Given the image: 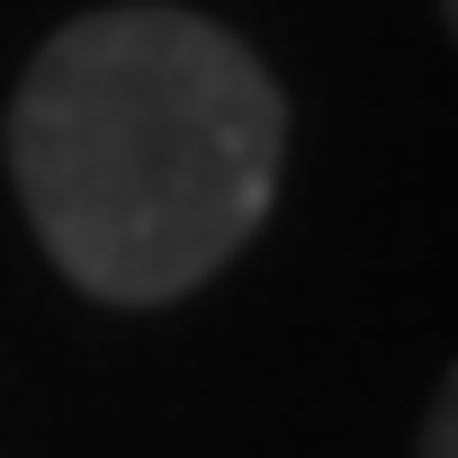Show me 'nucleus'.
I'll use <instances>...</instances> for the list:
<instances>
[{"mask_svg": "<svg viewBox=\"0 0 458 458\" xmlns=\"http://www.w3.org/2000/svg\"><path fill=\"white\" fill-rule=\"evenodd\" d=\"M0 144L46 261L81 297L171 306L270 225L288 99L234 28L117 0L37 46Z\"/></svg>", "mask_w": 458, "mask_h": 458, "instance_id": "nucleus-1", "label": "nucleus"}, {"mask_svg": "<svg viewBox=\"0 0 458 458\" xmlns=\"http://www.w3.org/2000/svg\"><path fill=\"white\" fill-rule=\"evenodd\" d=\"M422 458H458V386L431 395V422H422Z\"/></svg>", "mask_w": 458, "mask_h": 458, "instance_id": "nucleus-2", "label": "nucleus"}]
</instances>
